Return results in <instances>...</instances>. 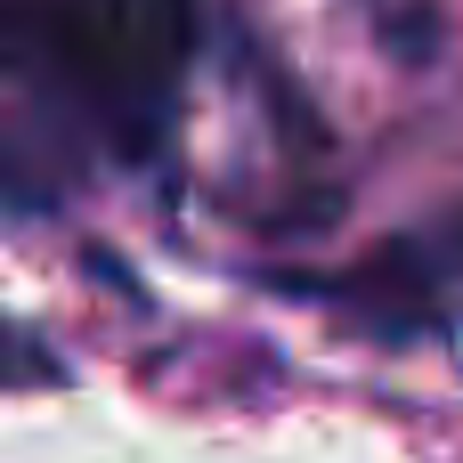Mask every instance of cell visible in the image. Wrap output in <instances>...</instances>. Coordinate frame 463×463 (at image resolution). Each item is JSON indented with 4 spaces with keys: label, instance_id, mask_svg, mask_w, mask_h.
<instances>
[{
    "label": "cell",
    "instance_id": "obj_1",
    "mask_svg": "<svg viewBox=\"0 0 463 463\" xmlns=\"http://www.w3.org/2000/svg\"><path fill=\"white\" fill-rule=\"evenodd\" d=\"M8 8L33 24L49 65L65 73L98 146H122V155L155 146L179 98L187 33H195L187 0H8Z\"/></svg>",
    "mask_w": 463,
    "mask_h": 463
},
{
    "label": "cell",
    "instance_id": "obj_2",
    "mask_svg": "<svg viewBox=\"0 0 463 463\" xmlns=\"http://www.w3.org/2000/svg\"><path fill=\"white\" fill-rule=\"evenodd\" d=\"M90 146H98V130H90V114L73 106L65 73H57L49 49L33 41V24L0 0V203L41 212V203L81 171Z\"/></svg>",
    "mask_w": 463,
    "mask_h": 463
},
{
    "label": "cell",
    "instance_id": "obj_3",
    "mask_svg": "<svg viewBox=\"0 0 463 463\" xmlns=\"http://www.w3.org/2000/svg\"><path fill=\"white\" fill-rule=\"evenodd\" d=\"M374 8V24L391 33V49L399 57H423L431 49V24H423V0H366Z\"/></svg>",
    "mask_w": 463,
    "mask_h": 463
},
{
    "label": "cell",
    "instance_id": "obj_4",
    "mask_svg": "<svg viewBox=\"0 0 463 463\" xmlns=\"http://www.w3.org/2000/svg\"><path fill=\"white\" fill-rule=\"evenodd\" d=\"M423 277H463V220L431 244V269H423Z\"/></svg>",
    "mask_w": 463,
    "mask_h": 463
}]
</instances>
